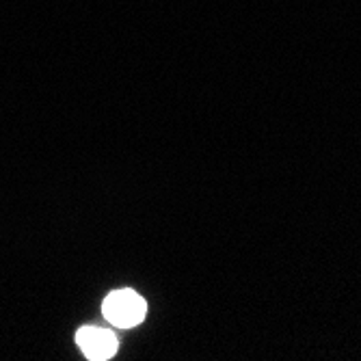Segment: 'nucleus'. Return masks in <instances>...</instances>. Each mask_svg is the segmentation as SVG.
Instances as JSON below:
<instances>
[{"mask_svg": "<svg viewBox=\"0 0 361 361\" xmlns=\"http://www.w3.org/2000/svg\"><path fill=\"white\" fill-rule=\"evenodd\" d=\"M104 316L109 318V322L121 326V329H130V326H137L147 312L145 299L141 294H137L135 290H115L104 299Z\"/></svg>", "mask_w": 361, "mask_h": 361, "instance_id": "f257e3e1", "label": "nucleus"}, {"mask_svg": "<svg viewBox=\"0 0 361 361\" xmlns=\"http://www.w3.org/2000/svg\"><path fill=\"white\" fill-rule=\"evenodd\" d=\"M76 342H78L80 350L87 355V359H93V361L111 359L119 348L115 334L100 329V326H82V329L76 334Z\"/></svg>", "mask_w": 361, "mask_h": 361, "instance_id": "f03ea898", "label": "nucleus"}]
</instances>
